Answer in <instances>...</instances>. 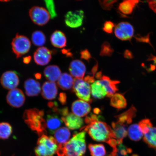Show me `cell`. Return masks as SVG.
<instances>
[{"instance_id":"cell-39","label":"cell","mask_w":156,"mask_h":156,"mask_svg":"<svg viewBox=\"0 0 156 156\" xmlns=\"http://www.w3.org/2000/svg\"><path fill=\"white\" fill-rule=\"evenodd\" d=\"M81 57L83 59L88 60L91 58V55L87 50H83L81 52Z\"/></svg>"},{"instance_id":"cell-43","label":"cell","mask_w":156,"mask_h":156,"mask_svg":"<svg viewBox=\"0 0 156 156\" xmlns=\"http://www.w3.org/2000/svg\"><path fill=\"white\" fill-rule=\"evenodd\" d=\"M36 77L37 79H40V78L41 77V75L40 74H37L36 75Z\"/></svg>"},{"instance_id":"cell-20","label":"cell","mask_w":156,"mask_h":156,"mask_svg":"<svg viewBox=\"0 0 156 156\" xmlns=\"http://www.w3.org/2000/svg\"><path fill=\"white\" fill-rule=\"evenodd\" d=\"M136 112L135 107L132 106L126 112L115 117L116 122L127 126L132 122L133 119L136 116Z\"/></svg>"},{"instance_id":"cell-25","label":"cell","mask_w":156,"mask_h":156,"mask_svg":"<svg viewBox=\"0 0 156 156\" xmlns=\"http://www.w3.org/2000/svg\"><path fill=\"white\" fill-rule=\"evenodd\" d=\"M91 93L94 98L101 99L107 95L106 88L99 80L95 81L91 85Z\"/></svg>"},{"instance_id":"cell-42","label":"cell","mask_w":156,"mask_h":156,"mask_svg":"<svg viewBox=\"0 0 156 156\" xmlns=\"http://www.w3.org/2000/svg\"><path fill=\"white\" fill-rule=\"evenodd\" d=\"M31 59L30 56H27L23 58V62L25 64H28L30 63Z\"/></svg>"},{"instance_id":"cell-1","label":"cell","mask_w":156,"mask_h":156,"mask_svg":"<svg viewBox=\"0 0 156 156\" xmlns=\"http://www.w3.org/2000/svg\"><path fill=\"white\" fill-rule=\"evenodd\" d=\"M85 122L87 125L81 130L87 132L94 141L106 142L111 147L116 143L113 130L106 123L99 121V119H93L89 117L85 118Z\"/></svg>"},{"instance_id":"cell-32","label":"cell","mask_w":156,"mask_h":156,"mask_svg":"<svg viewBox=\"0 0 156 156\" xmlns=\"http://www.w3.org/2000/svg\"><path fill=\"white\" fill-rule=\"evenodd\" d=\"M33 43L37 46L42 47L45 43L46 37L41 31H36L33 33L32 36Z\"/></svg>"},{"instance_id":"cell-17","label":"cell","mask_w":156,"mask_h":156,"mask_svg":"<svg viewBox=\"0 0 156 156\" xmlns=\"http://www.w3.org/2000/svg\"><path fill=\"white\" fill-rule=\"evenodd\" d=\"M58 94V88L56 83L52 82L47 81L42 87L41 94L44 98L51 100L55 98Z\"/></svg>"},{"instance_id":"cell-38","label":"cell","mask_w":156,"mask_h":156,"mask_svg":"<svg viewBox=\"0 0 156 156\" xmlns=\"http://www.w3.org/2000/svg\"><path fill=\"white\" fill-rule=\"evenodd\" d=\"M115 27L114 23L112 21H107L104 23L103 30L107 34H112Z\"/></svg>"},{"instance_id":"cell-35","label":"cell","mask_w":156,"mask_h":156,"mask_svg":"<svg viewBox=\"0 0 156 156\" xmlns=\"http://www.w3.org/2000/svg\"><path fill=\"white\" fill-rule=\"evenodd\" d=\"M132 150L126 147L122 144H118L117 146V155L120 156H127L128 154L131 153Z\"/></svg>"},{"instance_id":"cell-29","label":"cell","mask_w":156,"mask_h":156,"mask_svg":"<svg viewBox=\"0 0 156 156\" xmlns=\"http://www.w3.org/2000/svg\"><path fill=\"white\" fill-rule=\"evenodd\" d=\"M138 2L139 1L134 0L124 1L120 4L119 6V9L124 14H130Z\"/></svg>"},{"instance_id":"cell-41","label":"cell","mask_w":156,"mask_h":156,"mask_svg":"<svg viewBox=\"0 0 156 156\" xmlns=\"http://www.w3.org/2000/svg\"><path fill=\"white\" fill-rule=\"evenodd\" d=\"M66 99H67V97L65 93H60L59 95L58 100L63 105L65 104L66 103Z\"/></svg>"},{"instance_id":"cell-40","label":"cell","mask_w":156,"mask_h":156,"mask_svg":"<svg viewBox=\"0 0 156 156\" xmlns=\"http://www.w3.org/2000/svg\"><path fill=\"white\" fill-rule=\"evenodd\" d=\"M150 8L156 13V0L147 1Z\"/></svg>"},{"instance_id":"cell-19","label":"cell","mask_w":156,"mask_h":156,"mask_svg":"<svg viewBox=\"0 0 156 156\" xmlns=\"http://www.w3.org/2000/svg\"><path fill=\"white\" fill-rule=\"evenodd\" d=\"M101 83L106 88L107 91V97H112L118 90V85L120 83L119 81L112 80L106 76H103L99 79Z\"/></svg>"},{"instance_id":"cell-16","label":"cell","mask_w":156,"mask_h":156,"mask_svg":"<svg viewBox=\"0 0 156 156\" xmlns=\"http://www.w3.org/2000/svg\"><path fill=\"white\" fill-rule=\"evenodd\" d=\"M69 69L72 76L76 79H83L86 68L82 62L76 60L70 63Z\"/></svg>"},{"instance_id":"cell-37","label":"cell","mask_w":156,"mask_h":156,"mask_svg":"<svg viewBox=\"0 0 156 156\" xmlns=\"http://www.w3.org/2000/svg\"><path fill=\"white\" fill-rule=\"evenodd\" d=\"M117 1L115 0H112V1L106 0V1H100L99 2L103 9L106 10H110L112 8L114 4Z\"/></svg>"},{"instance_id":"cell-28","label":"cell","mask_w":156,"mask_h":156,"mask_svg":"<svg viewBox=\"0 0 156 156\" xmlns=\"http://www.w3.org/2000/svg\"><path fill=\"white\" fill-rule=\"evenodd\" d=\"M128 133L130 140L134 141H138L144 136L139 125L133 124L130 125L128 128Z\"/></svg>"},{"instance_id":"cell-12","label":"cell","mask_w":156,"mask_h":156,"mask_svg":"<svg viewBox=\"0 0 156 156\" xmlns=\"http://www.w3.org/2000/svg\"><path fill=\"white\" fill-rule=\"evenodd\" d=\"M0 81L4 88L10 90L16 88L19 83L18 76L15 72L12 71H7L4 73L2 76Z\"/></svg>"},{"instance_id":"cell-26","label":"cell","mask_w":156,"mask_h":156,"mask_svg":"<svg viewBox=\"0 0 156 156\" xmlns=\"http://www.w3.org/2000/svg\"><path fill=\"white\" fill-rule=\"evenodd\" d=\"M62 122L55 115H48L46 117V128L51 134H53L62 125Z\"/></svg>"},{"instance_id":"cell-30","label":"cell","mask_w":156,"mask_h":156,"mask_svg":"<svg viewBox=\"0 0 156 156\" xmlns=\"http://www.w3.org/2000/svg\"><path fill=\"white\" fill-rule=\"evenodd\" d=\"M111 106L119 110L125 108L126 106V101L123 95L120 94H116L111 99Z\"/></svg>"},{"instance_id":"cell-9","label":"cell","mask_w":156,"mask_h":156,"mask_svg":"<svg viewBox=\"0 0 156 156\" xmlns=\"http://www.w3.org/2000/svg\"><path fill=\"white\" fill-rule=\"evenodd\" d=\"M134 33L133 27L128 22L119 23L115 29V34L116 37L122 41L130 40L133 36Z\"/></svg>"},{"instance_id":"cell-7","label":"cell","mask_w":156,"mask_h":156,"mask_svg":"<svg viewBox=\"0 0 156 156\" xmlns=\"http://www.w3.org/2000/svg\"><path fill=\"white\" fill-rule=\"evenodd\" d=\"M73 91L79 99L85 102H91L90 85L89 83L84 79H74Z\"/></svg>"},{"instance_id":"cell-3","label":"cell","mask_w":156,"mask_h":156,"mask_svg":"<svg viewBox=\"0 0 156 156\" xmlns=\"http://www.w3.org/2000/svg\"><path fill=\"white\" fill-rule=\"evenodd\" d=\"M44 114L43 110L34 108L25 110L23 115V119L29 128L40 136L47 134Z\"/></svg>"},{"instance_id":"cell-18","label":"cell","mask_w":156,"mask_h":156,"mask_svg":"<svg viewBox=\"0 0 156 156\" xmlns=\"http://www.w3.org/2000/svg\"><path fill=\"white\" fill-rule=\"evenodd\" d=\"M25 93L29 97L37 96L41 91L40 83L32 79H29L25 81L24 85Z\"/></svg>"},{"instance_id":"cell-22","label":"cell","mask_w":156,"mask_h":156,"mask_svg":"<svg viewBox=\"0 0 156 156\" xmlns=\"http://www.w3.org/2000/svg\"><path fill=\"white\" fill-rule=\"evenodd\" d=\"M113 131L118 144H122L123 140L127 135L126 126L119 123L113 122L112 123Z\"/></svg>"},{"instance_id":"cell-4","label":"cell","mask_w":156,"mask_h":156,"mask_svg":"<svg viewBox=\"0 0 156 156\" xmlns=\"http://www.w3.org/2000/svg\"><path fill=\"white\" fill-rule=\"evenodd\" d=\"M58 146L55 138L46 135L41 136L35 149L37 156H53L57 153Z\"/></svg>"},{"instance_id":"cell-11","label":"cell","mask_w":156,"mask_h":156,"mask_svg":"<svg viewBox=\"0 0 156 156\" xmlns=\"http://www.w3.org/2000/svg\"><path fill=\"white\" fill-rule=\"evenodd\" d=\"M25 97L22 90L16 88L10 90L6 97V100L8 104L15 108H19L24 105Z\"/></svg>"},{"instance_id":"cell-36","label":"cell","mask_w":156,"mask_h":156,"mask_svg":"<svg viewBox=\"0 0 156 156\" xmlns=\"http://www.w3.org/2000/svg\"><path fill=\"white\" fill-rule=\"evenodd\" d=\"M46 5L48 9V11L51 17L54 18L57 16L56 14L55 6L53 1H45Z\"/></svg>"},{"instance_id":"cell-21","label":"cell","mask_w":156,"mask_h":156,"mask_svg":"<svg viewBox=\"0 0 156 156\" xmlns=\"http://www.w3.org/2000/svg\"><path fill=\"white\" fill-rule=\"evenodd\" d=\"M71 134L68 129L63 127L58 129L54 132L55 139L57 142L58 147L64 146L69 141Z\"/></svg>"},{"instance_id":"cell-14","label":"cell","mask_w":156,"mask_h":156,"mask_svg":"<svg viewBox=\"0 0 156 156\" xmlns=\"http://www.w3.org/2000/svg\"><path fill=\"white\" fill-rule=\"evenodd\" d=\"M66 126L71 130H76L81 128L83 124V121L80 117L73 113L68 112L61 118Z\"/></svg>"},{"instance_id":"cell-34","label":"cell","mask_w":156,"mask_h":156,"mask_svg":"<svg viewBox=\"0 0 156 156\" xmlns=\"http://www.w3.org/2000/svg\"><path fill=\"white\" fill-rule=\"evenodd\" d=\"M114 50L107 42H105L101 46L100 55L101 56H110L112 55Z\"/></svg>"},{"instance_id":"cell-10","label":"cell","mask_w":156,"mask_h":156,"mask_svg":"<svg viewBox=\"0 0 156 156\" xmlns=\"http://www.w3.org/2000/svg\"><path fill=\"white\" fill-rule=\"evenodd\" d=\"M84 16L82 10L68 12L65 17L66 24L70 28H78L83 24Z\"/></svg>"},{"instance_id":"cell-33","label":"cell","mask_w":156,"mask_h":156,"mask_svg":"<svg viewBox=\"0 0 156 156\" xmlns=\"http://www.w3.org/2000/svg\"><path fill=\"white\" fill-rule=\"evenodd\" d=\"M12 132V127L9 124L5 122L0 123V139H8Z\"/></svg>"},{"instance_id":"cell-6","label":"cell","mask_w":156,"mask_h":156,"mask_svg":"<svg viewBox=\"0 0 156 156\" xmlns=\"http://www.w3.org/2000/svg\"><path fill=\"white\" fill-rule=\"evenodd\" d=\"M11 45L13 53L18 58L28 53L30 49L31 42L26 36L17 34L13 39Z\"/></svg>"},{"instance_id":"cell-5","label":"cell","mask_w":156,"mask_h":156,"mask_svg":"<svg viewBox=\"0 0 156 156\" xmlns=\"http://www.w3.org/2000/svg\"><path fill=\"white\" fill-rule=\"evenodd\" d=\"M138 125L144 134V141L156 151V127L153 126L149 119L142 120Z\"/></svg>"},{"instance_id":"cell-8","label":"cell","mask_w":156,"mask_h":156,"mask_svg":"<svg viewBox=\"0 0 156 156\" xmlns=\"http://www.w3.org/2000/svg\"><path fill=\"white\" fill-rule=\"evenodd\" d=\"M29 15L33 22L39 26L46 24L51 17L47 10L39 6L32 7L29 11Z\"/></svg>"},{"instance_id":"cell-31","label":"cell","mask_w":156,"mask_h":156,"mask_svg":"<svg viewBox=\"0 0 156 156\" xmlns=\"http://www.w3.org/2000/svg\"><path fill=\"white\" fill-rule=\"evenodd\" d=\"M88 148L92 156H105L106 155V148L103 144H89Z\"/></svg>"},{"instance_id":"cell-13","label":"cell","mask_w":156,"mask_h":156,"mask_svg":"<svg viewBox=\"0 0 156 156\" xmlns=\"http://www.w3.org/2000/svg\"><path fill=\"white\" fill-rule=\"evenodd\" d=\"M34 57L35 63L37 64L45 66L49 63L51 59V52L48 48L41 47L34 52Z\"/></svg>"},{"instance_id":"cell-23","label":"cell","mask_w":156,"mask_h":156,"mask_svg":"<svg viewBox=\"0 0 156 156\" xmlns=\"http://www.w3.org/2000/svg\"><path fill=\"white\" fill-rule=\"evenodd\" d=\"M44 75L49 81L55 82L59 79L62 75L61 71L58 66L51 65L45 68Z\"/></svg>"},{"instance_id":"cell-24","label":"cell","mask_w":156,"mask_h":156,"mask_svg":"<svg viewBox=\"0 0 156 156\" xmlns=\"http://www.w3.org/2000/svg\"><path fill=\"white\" fill-rule=\"evenodd\" d=\"M51 42L55 47L62 48L65 47L67 44L65 35L62 31L56 30L51 36Z\"/></svg>"},{"instance_id":"cell-44","label":"cell","mask_w":156,"mask_h":156,"mask_svg":"<svg viewBox=\"0 0 156 156\" xmlns=\"http://www.w3.org/2000/svg\"><path fill=\"white\" fill-rule=\"evenodd\" d=\"M132 156H139L137 154H134Z\"/></svg>"},{"instance_id":"cell-27","label":"cell","mask_w":156,"mask_h":156,"mask_svg":"<svg viewBox=\"0 0 156 156\" xmlns=\"http://www.w3.org/2000/svg\"><path fill=\"white\" fill-rule=\"evenodd\" d=\"M74 80L71 75L63 73L60 76L58 81V85L63 90H68L73 87Z\"/></svg>"},{"instance_id":"cell-2","label":"cell","mask_w":156,"mask_h":156,"mask_svg":"<svg viewBox=\"0 0 156 156\" xmlns=\"http://www.w3.org/2000/svg\"><path fill=\"white\" fill-rule=\"evenodd\" d=\"M86 132L74 133L73 137L64 146L58 147V156H83L86 151Z\"/></svg>"},{"instance_id":"cell-15","label":"cell","mask_w":156,"mask_h":156,"mask_svg":"<svg viewBox=\"0 0 156 156\" xmlns=\"http://www.w3.org/2000/svg\"><path fill=\"white\" fill-rule=\"evenodd\" d=\"M72 111L73 114L79 117L87 116L91 110V106L89 103L81 100L74 102L72 105Z\"/></svg>"}]
</instances>
